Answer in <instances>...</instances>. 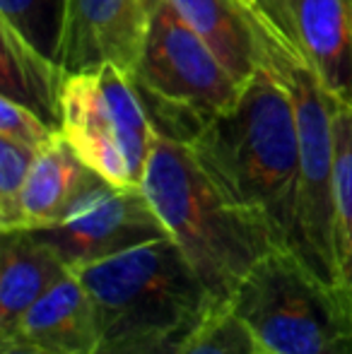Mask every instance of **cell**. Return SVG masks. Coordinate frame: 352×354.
<instances>
[{
    "instance_id": "cell-1",
    "label": "cell",
    "mask_w": 352,
    "mask_h": 354,
    "mask_svg": "<svg viewBox=\"0 0 352 354\" xmlns=\"http://www.w3.org/2000/svg\"><path fill=\"white\" fill-rule=\"evenodd\" d=\"M142 191L217 301H230L268 253L285 248L261 214L207 174L188 142L155 138Z\"/></svg>"
},
{
    "instance_id": "cell-2",
    "label": "cell",
    "mask_w": 352,
    "mask_h": 354,
    "mask_svg": "<svg viewBox=\"0 0 352 354\" xmlns=\"http://www.w3.org/2000/svg\"><path fill=\"white\" fill-rule=\"evenodd\" d=\"M212 178L251 212L261 214L290 248L299 178L295 102L280 71L268 61L239 102L191 142Z\"/></svg>"
},
{
    "instance_id": "cell-3",
    "label": "cell",
    "mask_w": 352,
    "mask_h": 354,
    "mask_svg": "<svg viewBox=\"0 0 352 354\" xmlns=\"http://www.w3.org/2000/svg\"><path fill=\"white\" fill-rule=\"evenodd\" d=\"M131 82L157 136L188 145L244 92L172 0H157Z\"/></svg>"
},
{
    "instance_id": "cell-4",
    "label": "cell",
    "mask_w": 352,
    "mask_h": 354,
    "mask_svg": "<svg viewBox=\"0 0 352 354\" xmlns=\"http://www.w3.org/2000/svg\"><path fill=\"white\" fill-rule=\"evenodd\" d=\"M102 316L104 337L172 333L186 337L217 304L172 239L77 268Z\"/></svg>"
},
{
    "instance_id": "cell-5",
    "label": "cell",
    "mask_w": 352,
    "mask_h": 354,
    "mask_svg": "<svg viewBox=\"0 0 352 354\" xmlns=\"http://www.w3.org/2000/svg\"><path fill=\"white\" fill-rule=\"evenodd\" d=\"M230 306L270 354H340L352 347L343 297L287 248L268 253L237 287Z\"/></svg>"
},
{
    "instance_id": "cell-6",
    "label": "cell",
    "mask_w": 352,
    "mask_h": 354,
    "mask_svg": "<svg viewBox=\"0 0 352 354\" xmlns=\"http://www.w3.org/2000/svg\"><path fill=\"white\" fill-rule=\"evenodd\" d=\"M268 61L280 71L290 89L299 133V178L287 251L326 287L340 294L335 266V102L319 80L270 37Z\"/></svg>"
},
{
    "instance_id": "cell-7",
    "label": "cell",
    "mask_w": 352,
    "mask_h": 354,
    "mask_svg": "<svg viewBox=\"0 0 352 354\" xmlns=\"http://www.w3.org/2000/svg\"><path fill=\"white\" fill-rule=\"evenodd\" d=\"M58 131L104 181L142 188L157 133L131 77L116 66L68 75Z\"/></svg>"
},
{
    "instance_id": "cell-8",
    "label": "cell",
    "mask_w": 352,
    "mask_h": 354,
    "mask_svg": "<svg viewBox=\"0 0 352 354\" xmlns=\"http://www.w3.org/2000/svg\"><path fill=\"white\" fill-rule=\"evenodd\" d=\"M268 37L352 109V12L343 0H249Z\"/></svg>"
},
{
    "instance_id": "cell-9",
    "label": "cell",
    "mask_w": 352,
    "mask_h": 354,
    "mask_svg": "<svg viewBox=\"0 0 352 354\" xmlns=\"http://www.w3.org/2000/svg\"><path fill=\"white\" fill-rule=\"evenodd\" d=\"M73 270L121 256L131 248L172 239L142 188L102 183L66 222L34 232Z\"/></svg>"
},
{
    "instance_id": "cell-10",
    "label": "cell",
    "mask_w": 352,
    "mask_h": 354,
    "mask_svg": "<svg viewBox=\"0 0 352 354\" xmlns=\"http://www.w3.org/2000/svg\"><path fill=\"white\" fill-rule=\"evenodd\" d=\"M157 0H61L51 56L68 73L116 66L131 77Z\"/></svg>"
},
{
    "instance_id": "cell-11",
    "label": "cell",
    "mask_w": 352,
    "mask_h": 354,
    "mask_svg": "<svg viewBox=\"0 0 352 354\" xmlns=\"http://www.w3.org/2000/svg\"><path fill=\"white\" fill-rule=\"evenodd\" d=\"M102 183L109 181L92 171L58 133L34 154L22 191V229L39 232L58 227Z\"/></svg>"
},
{
    "instance_id": "cell-12",
    "label": "cell",
    "mask_w": 352,
    "mask_h": 354,
    "mask_svg": "<svg viewBox=\"0 0 352 354\" xmlns=\"http://www.w3.org/2000/svg\"><path fill=\"white\" fill-rule=\"evenodd\" d=\"M8 340L29 342L63 354H92L104 340L102 316L77 272L48 289L22 316ZM5 342V340H0Z\"/></svg>"
},
{
    "instance_id": "cell-13",
    "label": "cell",
    "mask_w": 352,
    "mask_h": 354,
    "mask_svg": "<svg viewBox=\"0 0 352 354\" xmlns=\"http://www.w3.org/2000/svg\"><path fill=\"white\" fill-rule=\"evenodd\" d=\"M181 19L246 87L266 63L268 37L249 0H172Z\"/></svg>"
},
{
    "instance_id": "cell-14",
    "label": "cell",
    "mask_w": 352,
    "mask_h": 354,
    "mask_svg": "<svg viewBox=\"0 0 352 354\" xmlns=\"http://www.w3.org/2000/svg\"><path fill=\"white\" fill-rule=\"evenodd\" d=\"M73 268L29 229L3 232L0 246V340H8L22 316Z\"/></svg>"
},
{
    "instance_id": "cell-15",
    "label": "cell",
    "mask_w": 352,
    "mask_h": 354,
    "mask_svg": "<svg viewBox=\"0 0 352 354\" xmlns=\"http://www.w3.org/2000/svg\"><path fill=\"white\" fill-rule=\"evenodd\" d=\"M0 37H3V61H0L3 94L19 104H27L58 128L63 89L71 73L51 53L37 46L27 34L5 19H0Z\"/></svg>"
},
{
    "instance_id": "cell-16",
    "label": "cell",
    "mask_w": 352,
    "mask_h": 354,
    "mask_svg": "<svg viewBox=\"0 0 352 354\" xmlns=\"http://www.w3.org/2000/svg\"><path fill=\"white\" fill-rule=\"evenodd\" d=\"M335 266L338 289L352 316V109L335 104Z\"/></svg>"
},
{
    "instance_id": "cell-17",
    "label": "cell",
    "mask_w": 352,
    "mask_h": 354,
    "mask_svg": "<svg viewBox=\"0 0 352 354\" xmlns=\"http://www.w3.org/2000/svg\"><path fill=\"white\" fill-rule=\"evenodd\" d=\"M178 354H270L230 301H217L186 335Z\"/></svg>"
},
{
    "instance_id": "cell-18",
    "label": "cell",
    "mask_w": 352,
    "mask_h": 354,
    "mask_svg": "<svg viewBox=\"0 0 352 354\" xmlns=\"http://www.w3.org/2000/svg\"><path fill=\"white\" fill-rule=\"evenodd\" d=\"M34 154L24 145L0 138V232L22 229V191Z\"/></svg>"
},
{
    "instance_id": "cell-19",
    "label": "cell",
    "mask_w": 352,
    "mask_h": 354,
    "mask_svg": "<svg viewBox=\"0 0 352 354\" xmlns=\"http://www.w3.org/2000/svg\"><path fill=\"white\" fill-rule=\"evenodd\" d=\"M58 133L61 131L51 121H46L41 113L29 109L27 104L15 102V99L5 97V94L0 97V138L39 152Z\"/></svg>"
},
{
    "instance_id": "cell-20",
    "label": "cell",
    "mask_w": 352,
    "mask_h": 354,
    "mask_svg": "<svg viewBox=\"0 0 352 354\" xmlns=\"http://www.w3.org/2000/svg\"><path fill=\"white\" fill-rule=\"evenodd\" d=\"M53 3L61 5V0H0V19L15 24L37 46L48 51L44 46V41H51L46 37L48 29H53V39H56V27H53V22H48V15L53 12L56 19L61 17L58 8H53Z\"/></svg>"
},
{
    "instance_id": "cell-21",
    "label": "cell",
    "mask_w": 352,
    "mask_h": 354,
    "mask_svg": "<svg viewBox=\"0 0 352 354\" xmlns=\"http://www.w3.org/2000/svg\"><path fill=\"white\" fill-rule=\"evenodd\" d=\"M186 337L172 333H131L104 337L92 354H178Z\"/></svg>"
},
{
    "instance_id": "cell-22",
    "label": "cell",
    "mask_w": 352,
    "mask_h": 354,
    "mask_svg": "<svg viewBox=\"0 0 352 354\" xmlns=\"http://www.w3.org/2000/svg\"><path fill=\"white\" fill-rule=\"evenodd\" d=\"M0 354H63V352H53L46 350V347L29 345V342H19V340H5L0 342Z\"/></svg>"
},
{
    "instance_id": "cell-23",
    "label": "cell",
    "mask_w": 352,
    "mask_h": 354,
    "mask_svg": "<svg viewBox=\"0 0 352 354\" xmlns=\"http://www.w3.org/2000/svg\"><path fill=\"white\" fill-rule=\"evenodd\" d=\"M343 3L348 5V8H350V12H352V0H343Z\"/></svg>"
},
{
    "instance_id": "cell-24",
    "label": "cell",
    "mask_w": 352,
    "mask_h": 354,
    "mask_svg": "<svg viewBox=\"0 0 352 354\" xmlns=\"http://www.w3.org/2000/svg\"><path fill=\"white\" fill-rule=\"evenodd\" d=\"M340 354H352V347H350V350H345V352H340Z\"/></svg>"
}]
</instances>
